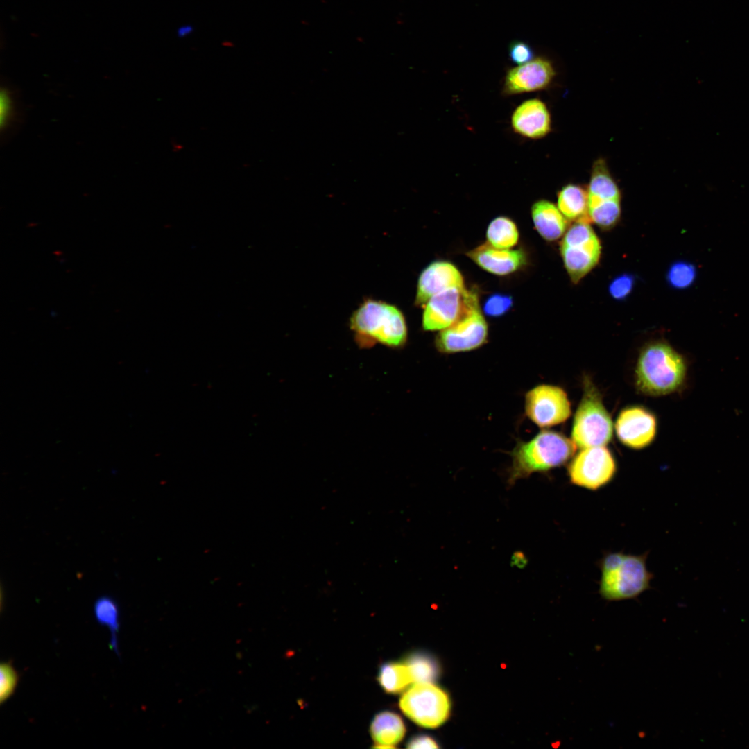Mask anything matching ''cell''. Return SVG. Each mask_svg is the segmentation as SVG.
Wrapping results in <instances>:
<instances>
[{"mask_svg": "<svg viewBox=\"0 0 749 749\" xmlns=\"http://www.w3.org/2000/svg\"><path fill=\"white\" fill-rule=\"evenodd\" d=\"M576 447L572 440L549 430L540 431L527 442L517 443L511 452L508 483L514 484L533 473L564 465L574 456Z\"/></svg>", "mask_w": 749, "mask_h": 749, "instance_id": "cell-1", "label": "cell"}, {"mask_svg": "<svg viewBox=\"0 0 749 749\" xmlns=\"http://www.w3.org/2000/svg\"><path fill=\"white\" fill-rule=\"evenodd\" d=\"M350 327L361 347L375 343L399 348L407 340V326L401 311L381 301H365L352 314Z\"/></svg>", "mask_w": 749, "mask_h": 749, "instance_id": "cell-2", "label": "cell"}, {"mask_svg": "<svg viewBox=\"0 0 749 749\" xmlns=\"http://www.w3.org/2000/svg\"><path fill=\"white\" fill-rule=\"evenodd\" d=\"M686 365L682 356L669 344L654 342L641 351L636 368V384L648 395H667L682 384Z\"/></svg>", "mask_w": 749, "mask_h": 749, "instance_id": "cell-3", "label": "cell"}, {"mask_svg": "<svg viewBox=\"0 0 749 749\" xmlns=\"http://www.w3.org/2000/svg\"><path fill=\"white\" fill-rule=\"evenodd\" d=\"M601 569L599 593L605 600L632 599L649 587L651 575L643 556L611 553L602 560Z\"/></svg>", "mask_w": 749, "mask_h": 749, "instance_id": "cell-4", "label": "cell"}, {"mask_svg": "<svg viewBox=\"0 0 749 749\" xmlns=\"http://www.w3.org/2000/svg\"><path fill=\"white\" fill-rule=\"evenodd\" d=\"M612 420L603 404L599 391L585 377L583 397L574 418L572 440L581 449L605 446L612 438Z\"/></svg>", "mask_w": 749, "mask_h": 749, "instance_id": "cell-5", "label": "cell"}, {"mask_svg": "<svg viewBox=\"0 0 749 749\" xmlns=\"http://www.w3.org/2000/svg\"><path fill=\"white\" fill-rule=\"evenodd\" d=\"M488 334V324L477 294L467 290L461 314L451 325L439 331L435 345L438 351L445 354L471 351L486 343Z\"/></svg>", "mask_w": 749, "mask_h": 749, "instance_id": "cell-6", "label": "cell"}, {"mask_svg": "<svg viewBox=\"0 0 749 749\" xmlns=\"http://www.w3.org/2000/svg\"><path fill=\"white\" fill-rule=\"evenodd\" d=\"M600 241L589 222L576 221L567 230L560 243V254L571 280L576 284L598 264Z\"/></svg>", "mask_w": 749, "mask_h": 749, "instance_id": "cell-7", "label": "cell"}, {"mask_svg": "<svg viewBox=\"0 0 749 749\" xmlns=\"http://www.w3.org/2000/svg\"><path fill=\"white\" fill-rule=\"evenodd\" d=\"M403 713L418 725L435 728L449 717L450 702L447 694L432 682L413 683L399 700Z\"/></svg>", "mask_w": 749, "mask_h": 749, "instance_id": "cell-8", "label": "cell"}, {"mask_svg": "<svg viewBox=\"0 0 749 749\" xmlns=\"http://www.w3.org/2000/svg\"><path fill=\"white\" fill-rule=\"evenodd\" d=\"M615 472L614 458L605 446L582 449L568 467L571 482L592 490L609 483Z\"/></svg>", "mask_w": 749, "mask_h": 749, "instance_id": "cell-9", "label": "cell"}, {"mask_svg": "<svg viewBox=\"0 0 749 749\" xmlns=\"http://www.w3.org/2000/svg\"><path fill=\"white\" fill-rule=\"evenodd\" d=\"M526 415L540 427H550L567 420L571 415L567 393L560 387L538 385L525 395Z\"/></svg>", "mask_w": 749, "mask_h": 749, "instance_id": "cell-10", "label": "cell"}, {"mask_svg": "<svg viewBox=\"0 0 749 749\" xmlns=\"http://www.w3.org/2000/svg\"><path fill=\"white\" fill-rule=\"evenodd\" d=\"M467 291L453 288L432 296L424 306L423 329L441 331L451 325L463 310Z\"/></svg>", "mask_w": 749, "mask_h": 749, "instance_id": "cell-11", "label": "cell"}, {"mask_svg": "<svg viewBox=\"0 0 749 749\" xmlns=\"http://www.w3.org/2000/svg\"><path fill=\"white\" fill-rule=\"evenodd\" d=\"M656 427L655 416L639 406L623 410L615 424L616 433L619 440L627 447L635 449H642L653 440Z\"/></svg>", "mask_w": 749, "mask_h": 749, "instance_id": "cell-12", "label": "cell"}, {"mask_svg": "<svg viewBox=\"0 0 749 749\" xmlns=\"http://www.w3.org/2000/svg\"><path fill=\"white\" fill-rule=\"evenodd\" d=\"M555 76L551 63L536 58L508 71L503 87L506 95L538 91L546 88Z\"/></svg>", "mask_w": 749, "mask_h": 749, "instance_id": "cell-13", "label": "cell"}, {"mask_svg": "<svg viewBox=\"0 0 749 749\" xmlns=\"http://www.w3.org/2000/svg\"><path fill=\"white\" fill-rule=\"evenodd\" d=\"M453 288L465 289L463 275L458 269L448 261L432 262L419 277L415 304L424 307L434 295Z\"/></svg>", "mask_w": 749, "mask_h": 749, "instance_id": "cell-14", "label": "cell"}, {"mask_svg": "<svg viewBox=\"0 0 749 749\" xmlns=\"http://www.w3.org/2000/svg\"><path fill=\"white\" fill-rule=\"evenodd\" d=\"M511 126L516 133L524 137L540 139L551 131V115L543 101L538 98L528 99L514 110Z\"/></svg>", "mask_w": 749, "mask_h": 749, "instance_id": "cell-15", "label": "cell"}, {"mask_svg": "<svg viewBox=\"0 0 749 749\" xmlns=\"http://www.w3.org/2000/svg\"><path fill=\"white\" fill-rule=\"evenodd\" d=\"M467 255L483 270L497 275L514 273L526 264L523 250L497 248L488 243L472 249Z\"/></svg>", "mask_w": 749, "mask_h": 749, "instance_id": "cell-16", "label": "cell"}, {"mask_svg": "<svg viewBox=\"0 0 749 749\" xmlns=\"http://www.w3.org/2000/svg\"><path fill=\"white\" fill-rule=\"evenodd\" d=\"M531 216L535 229L546 241L558 239L567 230L568 220L558 206L549 200L535 202L531 207Z\"/></svg>", "mask_w": 749, "mask_h": 749, "instance_id": "cell-17", "label": "cell"}, {"mask_svg": "<svg viewBox=\"0 0 749 749\" xmlns=\"http://www.w3.org/2000/svg\"><path fill=\"white\" fill-rule=\"evenodd\" d=\"M591 172L587 189L588 203L621 200L619 188L603 159L599 158L594 162Z\"/></svg>", "mask_w": 749, "mask_h": 749, "instance_id": "cell-18", "label": "cell"}, {"mask_svg": "<svg viewBox=\"0 0 749 749\" xmlns=\"http://www.w3.org/2000/svg\"><path fill=\"white\" fill-rule=\"evenodd\" d=\"M405 731L401 717L388 711L377 714L370 725L372 739L379 748H393L403 739Z\"/></svg>", "mask_w": 749, "mask_h": 749, "instance_id": "cell-19", "label": "cell"}, {"mask_svg": "<svg viewBox=\"0 0 749 749\" xmlns=\"http://www.w3.org/2000/svg\"><path fill=\"white\" fill-rule=\"evenodd\" d=\"M557 206L569 221L590 222L587 191L575 184H568L558 193Z\"/></svg>", "mask_w": 749, "mask_h": 749, "instance_id": "cell-20", "label": "cell"}, {"mask_svg": "<svg viewBox=\"0 0 749 749\" xmlns=\"http://www.w3.org/2000/svg\"><path fill=\"white\" fill-rule=\"evenodd\" d=\"M94 614L97 622L109 629L110 648L119 655L117 634L120 628V614L117 603L110 596H101L94 603Z\"/></svg>", "mask_w": 749, "mask_h": 749, "instance_id": "cell-21", "label": "cell"}, {"mask_svg": "<svg viewBox=\"0 0 749 749\" xmlns=\"http://www.w3.org/2000/svg\"><path fill=\"white\" fill-rule=\"evenodd\" d=\"M378 681L388 693L397 694L406 689L413 680L406 663L388 662L381 666Z\"/></svg>", "mask_w": 749, "mask_h": 749, "instance_id": "cell-22", "label": "cell"}, {"mask_svg": "<svg viewBox=\"0 0 749 749\" xmlns=\"http://www.w3.org/2000/svg\"><path fill=\"white\" fill-rule=\"evenodd\" d=\"M486 237L488 243L497 248L510 249L518 242L519 232L511 219L499 216L489 224Z\"/></svg>", "mask_w": 749, "mask_h": 749, "instance_id": "cell-23", "label": "cell"}, {"mask_svg": "<svg viewBox=\"0 0 749 749\" xmlns=\"http://www.w3.org/2000/svg\"><path fill=\"white\" fill-rule=\"evenodd\" d=\"M17 94L7 85L0 92V128L6 135L16 127L21 118Z\"/></svg>", "mask_w": 749, "mask_h": 749, "instance_id": "cell-24", "label": "cell"}, {"mask_svg": "<svg viewBox=\"0 0 749 749\" xmlns=\"http://www.w3.org/2000/svg\"><path fill=\"white\" fill-rule=\"evenodd\" d=\"M621 200L597 202L588 204L591 221L606 230L614 227L621 216Z\"/></svg>", "mask_w": 749, "mask_h": 749, "instance_id": "cell-25", "label": "cell"}, {"mask_svg": "<svg viewBox=\"0 0 749 749\" xmlns=\"http://www.w3.org/2000/svg\"><path fill=\"white\" fill-rule=\"evenodd\" d=\"M696 270L695 266L685 261H678L671 264L666 273L669 284L676 289L689 287L695 281Z\"/></svg>", "mask_w": 749, "mask_h": 749, "instance_id": "cell-26", "label": "cell"}, {"mask_svg": "<svg viewBox=\"0 0 749 749\" xmlns=\"http://www.w3.org/2000/svg\"><path fill=\"white\" fill-rule=\"evenodd\" d=\"M411 671L413 683L419 682H431L434 678L436 671L431 660L427 657L415 654L413 655L405 662Z\"/></svg>", "mask_w": 749, "mask_h": 749, "instance_id": "cell-27", "label": "cell"}, {"mask_svg": "<svg viewBox=\"0 0 749 749\" xmlns=\"http://www.w3.org/2000/svg\"><path fill=\"white\" fill-rule=\"evenodd\" d=\"M19 681V674L12 661L0 664V703L2 705L15 693Z\"/></svg>", "mask_w": 749, "mask_h": 749, "instance_id": "cell-28", "label": "cell"}, {"mask_svg": "<svg viewBox=\"0 0 749 749\" xmlns=\"http://www.w3.org/2000/svg\"><path fill=\"white\" fill-rule=\"evenodd\" d=\"M513 305V298L510 295L501 293H495L490 295L483 305L484 313L491 317H498L504 315L508 311Z\"/></svg>", "mask_w": 749, "mask_h": 749, "instance_id": "cell-29", "label": "cell"}, {"mask_svg": "<svg viewBox=\"0 0 749 749\" xmlns=\"http://www.w3.org/2000/svg\"><path fill=\"white\" fill-rule=\"evenodd\" d=\"M635 277L629 273L621 274L614 278L609 284L608 291L615 300H625L632 292Z\"/></svg>", "mask_w": 749, "mask_h": 749, "instance_id": "cell-30", "label": "cell"}, {"mask_svg": "<svg viewBox=\"0 0 749 749\" xmlns=\"http://www.w3.org/2000/svg\"><path fill=\"white\" fill-rule=\"evenodd\" d=\"M508 52L511 61L518 65L525 64L533 58L531 47L523 41L512 42L509 45Z\"/></svg>", "mask_w": 749, "mask_h": 749, "instance_id": "cell-31", "label": "cell"}, {"mask_svg": "<svg viewBox=\"0 0 749 749\" xmlns=\"http://www.w3.org/2000/svg\"><path fill=\"white\" fill-rule=\"evenodd\" d=\"M409 748H438L435 741L428 736H417L411 739L407 745Z\"/></svg>", "mask_w": 749, "mask_h": 749, "instance_id": "cell-32", "label": "cell"}, {"mask_svg": "<svg viewBox=\"0 0 749 749\" xmlns=\"http://www.w3.org/2000/svg\"><path fill=\"white\" fill-rule=\"evenodd\" d=\"M193 31V26L191 24H184L177 28L176 34L178 37H187Z\"/></svg>", "mask_w": 749, "mask_h": 749, "instance_id": "cell-33", "label": "cell"}]
</instances>
